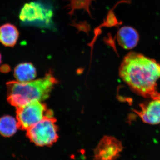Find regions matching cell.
Instances as JSON below:
<instances>
[{"label": "cell", "mask_w": 160, "mask_h": 160, "mask_svg": "<svg viewBox=\"0 0 160 160\" xmlns=\"http://www.w3.org/2000/svg\"><path fill=\"white\" fill-rule=\"evenodd\" d=\"M119 72L124 82L137 94L149 99L160 97L157 84L160 64L155 60L132 52L124 58Z\"/></svg>", "instance_id": "obj_1"}, {"label": "cell", "mask_w": 160, "mask_h": 160, "mask_svg": "<svg viewBox=\"0 0 160 160\" xmlns=\"http://www.w3.org/2000/svg\"><path fill=\"white\" fill-rule=\"evenodd\" d=\"M58 82L51 72L42 78L27 82L10 81L6 84L7 101L17 108L33 101L42 102L49 97Z\"/></svg>", "instance_id": "obj_2"}, {"label": "cell", "mask_w": 160, "mask_h": 160, "mask_svg": "<svg viewBox=\"0 0 160 160\" xmlns=\"http://www.w3.org/2000/svg\"><path fill=\"white\" fill-rule=\"evenodd\" d=\"M56 122L54 117H47L26 130V136L36 146H52L59 138L58 129Z\"/></svg>", "instance_id": "obj_3"}, {"label": "cell", "mask_w": 160, "mask_h": 160, "mask_svg": "<svg viewBox=\"0 0 160 160\" xmlns=\"http://www.w3.org/2000/svg\"><path fill=\"white\" fill-rule=\"evenodd\" d=\"M53 116L46 104L38 101L17 108L16 119L18 129L27 130L47 117Z\"/></svg>", "instance_id": "obj_4"}, {"label": "cell", "mask_w": 160, "mask_h": 160, "mask_svg": "<svg viewBox=\"0 0 160 160\" xmlns=\"http://www.w3.org/2000/svg\"><path fill=\"white\" fill-rule=\"evenodd\" d=\"M52 17L51 8L38 2L26 3L19 15L20 19L23 22L46 27L51 25Z\"/></svg>", "instance_id": "obj_5"}, {"label": "cell", "mask_w": 160, "mask_h": 160, "mask_svg": "<svg viewBox=\"0 0 160 160\" xmlns=\"http://www.w3.org/2000/svg\"><path fill=\"white\" fill-rule=\"evenodd\" d=\"M123 149L120 140L112 136H104L94 149L93 160H116Z\"/></svg>", "instance_id": "obj_6"}, {"label": "cell", "mask_w": 160, "mask_h": 160, "mask_svg": "<svg viewBox=\"0 0 160 160\" xmlns=\"http://www.w3.org/2000/svg\"><path fill=\"white\" fill-rule=\"evenodd\" d=\"M149 101L141 104L139 111L135 112L143 122L149 125L160 124V97L150 98Z\"/></svg>", "instance_id": "obj_7"}, {"label": "cell", "mask_w": 160, "mask_h": 160, "mask_svg": "<svg viewBox=\"0 0 160 160\" xmlns=\"http://www.w3.org/2000/svg\"><path fill=\"white\" fill-rule=\"evenodd\" d=\"M119 45L123 49L129 50L137 46L139 40L138 32L133 27L123 26L119 29L117 35Z\"/></svg>", "instance_id": "obj_8"}, {"label": "cell", "mask_w": 160, "mask_h": 160, "mask_svg": "<svg viewBox=\"0 0 160 160\" xmlns=\"http://www.w3.org/2000/svg\"><path fill=\"white\" fill-rule=\"evenodd\" d=\"M19 33L18 30L12 24H4L0 26V43L6 47L15 46L18 39Z\"/></svg>", "instance_id": "obj_9"}, {"label": "cell", "mask_w": 160, "mask_h": 160, "mask_svg": "<svg viewBox=\"0 0 160 160\" xmlns=\"http://www.w3.org/2000/svg\"><path fill=\"white\" fill-rule=\"evenodd\" d=\"M14 76L17 81L20 82H31L36 77V69L31 63H21L15 68Z\"/></svg>", "instance_id": "obj_10"}, {"label": "cell", "mask_w": 160, "mask_h": 160, "mask_svg": "<svg viewBox=\"0 0 160 160\" xmlns=\"http://www.w3.org/2000/svg\"><path fill=\"white\" fill-rule=\"evenodd\" d=\"M18 129L17 121L13 117L5 115L0 118V134L4 137H11Z\"/></svg>", "instance_id": "obj_11"}, {"label": "cell", "mask_w": 160, "mask_h": 160, "mask_svg": "<svg viewBox=\"0 0 160 160\" xmlns=\"http://www.w3.org/2000/svg\"><path fill=\"white\" fill-rule=\"evenodd\" d=\"M10 70V67L7 65H3L0 68V71L2 72H4V73L9 72Z\"/></svg>", "instance_id": "obj_12"}, {"label": "cell", "mask_w": 160, "mask_h": 160, "mask_svg": "<svg viewBox=\"0 0 160 160\" xmlns=\"http://www.w3.org/2000/svg\"><path fill=\"white\" fill-rule=\"evenodd\" d=\"M2 62V55H1V53H0V64Z\"/></svg>", "instance_id": "obj_13"}]
</instances>
